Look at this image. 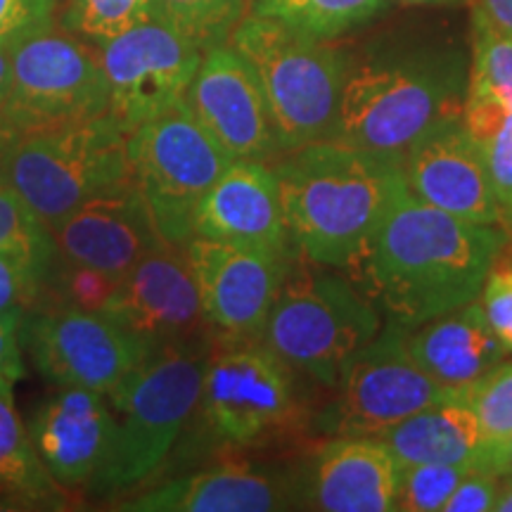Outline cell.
Wrapping results in <instances>:
<instances>
[{"instance_id":"obj_1","label":"cell","mask_w":512,"mask_h":512,"mask_svg":"<svg viewBox=\"0 0 512 512\" xmlns=\"http://www.w3.org/2000/svg\"><path fill=\"white\" fill-rule=\"evenodd\" d=\"M510 238L403 190L347 271L389 323L415 328L475 302Z\"/></svg>"},{"instance_id":"obj_2","label":"cell","mask_w":512,"mask_h":512,"mask_svg":"<svg viewBox=\"0 0 512 512\" xmlns=\"http://www.w3.org/2000/svg\"><path fill=\"white\" fill-rule=\"evenodd\" d=\"M294 247L320 266L347 271L377 223L408 188L401 155L318 140L275 157Z\"/></svg>"},{"instance_id":"obj_3","label":"cell","mask_w":512,"mask_h":512,"mask_svg":"<svg viewBox=\"0 0 512 512\" xmlns=\"http://www.w3.org/2000/svg\"><path fill=\"white\" fill-rule=\"evenodd\" d=\"M467 76L458 57L396 50L347 64L330 140L401 155L463 114Z\"/></svg>"},{"instance_id":"obj_4","label":"cell","mask_w":512,"mask_h":512,"mask_svg":"<svg viewBox=\"0 0 512 512\" xmlns=\"http://www.w3.org/2000/svg\"><path fill=\"white\" fill-rule=\"evenodd\" d=\"M211 339L152 351L107 394L114 437L110 458L93 482L91 494L114 501L157 477L190 418L200 411Z\"/></svg>"},{"instance_id":"obj_5","label":"cell","mask_w":512,"mask_h":512,"mask_svg":"<svg viewBox=\"0 0 512 512\" xmlns=\"http://www.w3.org/2000/svg\"><path fill=\"white\" fill-rule=\"evenodd\" d=\"M380 330V311L349 275L297 249L261 339L299 375L332 389Z\"/></svg>"},{"instance_id":"obj_6","label":"cell","mask_w":512,"mask_h":512,"mask_svg":"<svg viewBox=\"0 0 512 512\" xmlns=\"http://www.w3.org/2000/svg\"><path fill=\"white\" fill-rule=\"evenodd\" d=\"M5 183L50 233L81 204L131 183L128 133L110 114L31 128L19 133Z\"/></svg>"},{"instance_id":"obj_7","label":"cell","mask_w":512,"mask_h":512,"mask_svg":"<svg viewBox=\"0 0 512 512\" xmlns=\"http://www.w3.org/2000/svg\"><path fill=\"white\" fill-rule=\"evenodd\" d=\"M230 46L259 76L283 152L330 140L347 55L325 38L259 15H245L230 36Z\"/></svg>"},{"instance_id":"obj_8","label":"cell","mask_w":512,"mask_h":512,"mask_svg":"<svg viewBox=\"0 0 512 512\" xmlns=\"http://www.w3.org/2000/svg\"><path fill=\"white\" fill-rule=\"evenodd\" d=\"M297 370L261 337L211 339L200 411L230 446H261L283 437L302 415Z\"/></svg>"},{"instance_id":"obj_9","label":"cell","mask_w":512,"mask_h":512,"mask_svg":"<svg viewBox=\"0 0 512 512\" xmlns=\"http://www.w3.org/2000/svg\"><path fill=\"white\" fill-rule=\"evenodd\" d=\"M131 181L143 195L162 240L185 247L195 238L204 195L233 164L185 105L147 121L128 136Z\"/></svg>"},{"instance_id":"obj_10","label":"cell","mask_w":512,"mask_h":512,"mask_svg":"<svg viewBox=\"0 0 512 512\" xmlns=\"http://www.w3.org/2000/svg\"><path fill=\"white\" fill-rule=\"evenodd\" d=\"M107 107L110 86L98 43L53 24L12 50L5 126L24 133L102 117Z\"/></svg>"},{"instance_id":"obj_11","label":"cell","mask_w":512,"mask_h":512,"mask_svg":"<svg viewBox=\"0 0 512 512\" xmlns=\"http://www.w3.org/2000/svg\"><path fill=\"white\" fill-rule=\"evenodd\" d=\"M316 420L325 437H380L408 415L460 392L446 389L413 361L406 328L387 323L354 358Z\"/></svg>"},{"instance_id":"obj_12","label":"cell","mask_w":512,"mask_h":512,"mask_svg":"<svg viewBox=\"0 0 512 512\" xmlns=\"http://www.w3.org/2000/svg\"><path fill=\"white\" fill-rule=\"evenodd\" d=\"M22 347L55 387H86L105 396L150 356L105 311L64 302H41L24 316Z\"/></svg>"},{"instance_id":"obj_13","label":"cell","mask_w":512,"mask_h":512,"mask_svg":"<svg viewBox=\"0 0 512 512\" xmlns=\"http://www.w3.org/2000/svg\"><path fill=\"white\" fill-rule=\"evenodd\" d=\"M98 48L110 86L107 114L128 136L181 105L204 55L155 19L107 38Z\"/></svg>"},{"instance_id":"obj_14","label":"cell","mask_w":512,"mask_h":512,"mask_svg":"<svg viewBox=\"0 0 512 512\" xmlns=\"http://www.w3.org/2000/svg\"><path fill=\"white\" fill-rule=\"evenodd\" d=\"M102 311L150 354L214 337L185 247L169 242L152 249L119 280Z\"/></svg>"},{"instance_id":"obj_15","label":"cell","mask_w":512,"mask_h":512,"mask_svg":"<svg viewBox=\"0 0 512 512\" xmlns=\"http://www.w3.org/2000/svg\"><path fill=\"white\" fill-rule=\"evenodd\" d=\"M185 105L233 162L271 164L283 155L259 76L230 43L202 55Z\"/></svg>"},{"instance_id":"obj_16","label":"cell","mask_w":512,"mask_h":512,"mask_svg":"<svg viewBox=\"0 0 512 512\" xmlns=\"http://www.w3.org/2000/svg\"><path fill=\"white\" fill-rule=\"evenodd\" d=\"M297 254V252H294ZM209 328L219 337L264 335L290 259L266 249L209 238L185 245Z\"/></svg>"},{"instance_id":"obj_17","label":"cell","mask_w":512,"mask_h":512,"mask_svg":"<svg viewBox=\"0 0 512 512\" xmlns=\"http://www.w3.org/2000/svg\"><path fill=\"white\" fill-rule=\"evenodd\" d=\"M401 166L408 190L422 202L477 226L503 228L489 171L460 117L444 121L406 147Z\"/></svg>"},{"instance_id":"obj_18","label":"cell","mask_w":512,"mask_h":512,"mask_svg":"<svg viewBox=\"0 0 512 512\" xmlns=\"http://www.w3.org/2000/svg\"><path fill=\"white\" fill-rule=\"evenodd\" d=\"M57 259L121 280L164 245L150 209L133 181L93 197L50 230Z\"/></svg>"},{"instance_id":"obj_19","label":"cell","mask_w":512,"mask_h":512,"mask_svg":"<svg viewBox=\"0 0 512 512\" xmlns=\"http://www.w3.org/2000/svg\"><path fill=\"white\" fill-rule=\"evenodd\" d=\"M31 441L48 475L62 489H91L110 458L114 415L105 394L57 387L31 413Z\"/></svg>"},{"instance_id":"obj_20","label":"cell","mask_w":512,"mask_h":512,"mask_svg":"<svg viewBox=\"0 0 512 512\" xmlns=\"http://www.w3.org/2000/svg\"><path fill=\"white\" fill-rule=\"evenodd\" d=\"M195 235L259 247L283 259L294 256L273 166L249 159L230 164L200 202Z\"/></svg>"},{"instance_id":"obj_21","label":"cell","mask_w":512,"mask_h":512,"mask_svg":"<svg viewBox=\"0 0 512 512\" xmlns=\"http://www.w3.org/2000/svg\"><path fill=\"white\" fill-rule=\"evenodd\" d=\"M399 465L380 437H330L313 458L306 501L323 512L396 510Z\"/></svg>"},{"instance_id":"obj_22","label":"cell","mask_w":512,"mask_h":512,"mask_svg":"<svg viewBox=\"0 0 512 512\" xmlns=\"http://www.w3.org/2000/svg\"><path fill=\"white\" fill-rule=\"evenodd\" d=\"M294 489L297 484L271 472L226 465L140 491L119 508L133 512H271L292 508L297 501Z\"/></svg>"},{"instance_id":"obj_23","label":"cell","mask_w":512,"mask_h":512,"mask_svg":"<svg viewBox=\"0 0 512 512\" xmlns=\"http://www.w3.org/2000/svg\"><path fill=\"white\" fill-rule=\"evenodd\" d=\"M406 349L427 375L453 392H465L479 377L510 358L486 323L477 299L406 328Z\"/></svg>"},{"instance_id":"obj_24","label":"cell","mask_w":512,"mask_h":512,"mask_svg":"<svg viewBox=\"0 0 512 512\" xmlns=\"http://www.w3.org/2000/svg\"><path fill=\"white\" fill-rule=\"evenodd\" d=\"M396 465L475 463L484 446L482 425L475 408L460 392L408 415L380 434Z\"/></svg>"},{"instance_id":"obj_25","label":"cell","mask_w":512,"mask_h":512,"mask_svg":"<svg viewBox=\"0 0 512 512\" xmlns=\"http://www.w3.org/2000/svg\"><path fill=\"white\" fill-rule=\"evenodd\" d=\"M15 382V377H0V494L31 508H62V486L43 467L17 411Z\"/></svg>"},{"instance_id":"obj_26","label":"cell","mask_w":512,"mask_h":512,"mask_svg":"<svg viewBox=\"0 0 512 512\" xmlns=\"http://www.w3.org/2000/svg\"><path fill=\"white\" fill-rule=\"evenodd\" d=\"M55 266L48 230L0 247V316L27 313L46 297Z\"/></svg>"},{"instance_id":"obj_27","label":"cell","mask_w":512,"mask_h":512,"mask_svg":"<svg viewBox=\"0 0 512 512\" xmlns=\"http://www.w3.org/2000/svg\"><path fill=\"white\" fill-rule=\"evenodd\" d=\"M382 5L384 0H249L252 15L275 19L325 41L366 24Z\"/></svg>"},{"instance_id":"obj_28","label":"cell","mask_w":512,"mask_h":512,"mask_svg":"<svg viewBox=\"0 0 512 512\" xmlns=\"http://www.w3.org/2000/svg\"><path fill=\"white\" fill-rule=\"evenodd\" d=\"M460 119L484 159L503 211V230L512 238V112L465 98Z\"/></svg>"},{"instance_id":"obj_29","label":"cell","mask_w":512,"mask_h":512,"mask_svg":"<svg viewBox=\"0 0 512 512\" xmlns=\"http://www.w3.org/2000/svg\"><path fill=\"white\" fill-rule=\"evenodd\" d=\"M249 0H152L150 19L174 29L202 53L230 43Z\"/></svg>"},{"instance_id":"obj_30","label":"cell","mask_w":512,"mask_h":512,"mask_svg":"<svg viewBox=\"0 0 512 512\" xmlns=\"http://www.w3.org/2000/svg\"><path fill=\"white\" fill-rule=\"evenodd\" d=\"M152 0H64L62 27L93 43L150 19Z\"/></svg>"},{"instance_id":"obj_31","label":"cell","mask_w":512,"mask_h":512,"mask_svg":"<svg viewBox=\"0 0 512 512\" xmlns=\"http://www.w3.org/2000/svg\"><path fill=\"white\" fill-rule=\"evenodd\" d=\"M475 463H420L401 465L396 484V510L441 512L448 496Z\"/></svg>"},{"instance_id":"obj_32","label":"cell","mask_w":512,"mask_h":512,"mask_svg":"<svg viewBox=\"0 0 512 512\" xmlns=\"http://www.w3.org/2000/svg\"><path fill=\"white\" fill-rule=\"evenodd\" d=\"M465 399L475 408L482 425L484 446H494L512 432V361L505 358L494 370L465 389Z\"/></svg>"},{"instance_id":"obj_33","label":"cell","mask_w":512,"mask_h":512,"mask_svg":"<svg viewBox=\"0 0 512 512\" xmlns=\"http://www.w3.org/2000/svg\"><path fill=\"white\" fill-rule=\"evenodd\" d=\"M477 302L498 342L512 356V254H505V249L486 273Z\"/></svg>"},{"instance_id":"obj_34","label":"cell","mask_w":512,"mask_h":512,"mask_svg":"<svg viewBox=\"0 0 512 512\" xmlns=\"http://www.w3.org/2000/svg\"><path fill=\"white\" fill-rule=\"evenodd\" d=\"M57 5L60 0H0V46H17L53 27Z\"/></svg>"},{"instance_id":"obj_35","label":"cell","mask_w":512,"mask_h":512,"mask_svg":"<svg viewBox=\"0 0 512 512\" xmlns=\"http://www.w3.org/2000/svg\"><path fill=\"white\" fill-rule=\"evenodd\" d=\"M503 477L475 467L460 479V484L448 496L441 512H491L496 510L498 494H501Z\"/></svg>"},{"instance_id":"obj_36","label":"cell","mask_w":512,"mask_h":512,"mask_svg":"<svg viewBox=\"0 0 512 512\" xmlns=\"http://www.w3.org/2000/svg\"><path fill=\"white\" fill-rule=\"evenodd\" d=\"M46 230L10 185H0V247Z\"/></svg>"},{"instance_id":"obj_37","label":"cell","mask_w":512,"mask_h":512,"mask_svg":"<svg viewBox=\"0 0 512 512\" xmlns=\"http://www.w3.org/2000/svg\"><path fill=\"white\" fill-rule=\"evenodd\" d=\"M22 323L24 313L0 316V377H15V380L24 377Z\"/></svg>"},{"instance_id":"obj_38","label":"cell","mask_w":512,"mask_h":512,"mask_svg":"<svg viewBox=\"0 0 512 512\" xmlns=\"http://www.w3.org/2000/svg\"><path fill=\"white\" fill-rule=\"evenodd\" d=\"M475 465L482 467L486 472H494L498 477H510L512 475V432L503 441H498V444L482 448L475 460Z\"/></svg>"},{"instance_id":"obj_39","label":"cell","mask_w":512,"mask_h":512,"mask_svg":"<svg viewBox=\"0 0 512 512\" xmlns=\"http://www.w3.org/2000/svg\"><path fill=\"white\" fill-rule=\"evenodd\" d=\"M479 10L489 17L498 31L512 38V0H482Z\"/></svg>"},{"instance_id":"obj_40","label":"cell","mask_w":512,"mask_h":512,"mask_svg":"<svg viewBox=\"0 0 512 512\" xmlns=\"http://www.w3.org/2000/svg\"><path fill=\"white\" fill-rule=\"evenodd\" d=\"M19 138V131L15 128L0 124V185H8V166H10V157L12 150H15Z\"/></svg>"},{"instance_id":"obj_41","label":"cell","mask_w":512,"mask_h":512,"mask_svg":"<svg viewBox=\"0 0 512 512\" xmlns=\"http://www.w3.org/2000/svg\"><path fill=\"white\" fill-rule=\"evenodd\" d=\"M12 50H15V46H0V124H3V107H5V98H8V86H10Z\"/></svg>"},{"instance_id":"obj_42","label":"cell","mask_w":512,"mask_h":512,"mask_svg":"<svg viewBox=\"0 0 512 512\" xmlns=\"http://www.w3.org/2000/svg\"><path fill=\"white\" fill-rule=\"evenodd\" d=\"M494 512H512V475L503 477L501 494H498L496 510Z\"/></svg>"},{"instance_id":"obj_43","label":"cell","mask_w":512,"mask_h":512,"mask_svg":"<svg viewBox=\"0 0 512 512\" xmlns=\"http://www.w3.org/2000/svg\"><path fill=\"white\" fill-rule=\"evenodd\" d=\"M406 3H441V0H406Z\"/></svg>"}]
</instances>
